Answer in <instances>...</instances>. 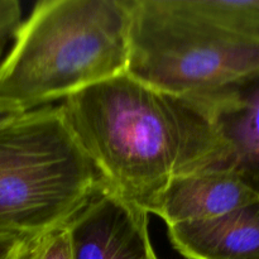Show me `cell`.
I'll return each instance as SVG.
<instances>
[{
  "instance_id": "obj_1",
  "label": "cell",
  "mask_w": 259,
  "mask_h": 259,
  "mask_svg": "<svg viewBox=\"0 0 259 259\" xmlns=\"http://www.w3.org/2000/svg\"><path fill=\"white\" fill-rule=\"evenodd\" d=\"M101 185L149 215L177 177L227 168L229 148L206 104L128 72L60 104Z\"/></svg>"
},
{
  "instance_id": "obj_2",
  "label": "cell",
  "mask_w": 259,
  "mask_h": 259,
  "mask_svg": "<svg viewBox=\"0 0 259 259\" xmlns=\"http://www.w3.org/2000/svg\"><path fill=\"white\" fill-rule=\"evenodd\" d=\"M129 0H45L0 61V105L25 113L126 72Z\"/></svg>"
},
{
  "instance_id": "obj_3",
  "label": "cell",
  "mask_w": 259,
  "mask_h": 259,
  "mask_svg": "<svg viewBox=\"0 0 259 259\" xmlns=\"http://www.w3.org/2000/svg\"><path fill=\"white\" fill-rule=\"evenodd\" d=\"M99 186L60 105L0 124V237L37 238L65 227Z\"/></svg>"
},
{
  "instance_id": "obj_4",
  "label": "cell",
  "mask_w": 259,
  "mask_h": 259,
  "mask_svg": "<svg viewBox=\"0 0 259 259\" xmlns=\"http://www.w3.org/2000/svg\"><path fill=\"white\" fill-rule=\"evenodd\" d=\"M126 72L159 90L209 105L259 71V45L205 20L186 0H129Z\"/></svg>"
},
{
  "instance_id": "obj_5",
  "label": "cell",
  "mask_w": 259,
  "mask_h": 259,
  "mask_svg": "<svg viewBox=\"0 0 259 259\" xmlns=\"http://www.w3.org/2000/svg\"><path fill=\"white\" fill-rule=\"evenodd\" d=\"M149 214L104 187L66 224L72 259H158Z\"/></svg>"
},
{
  "instance_id": "obj_6",
  "label": "cell",
  "mask_w": 259,
  "mask_h": 259,
  "mask_svg": "<svg viewBox=\"0 0 259 259\" xmlns=\"http://www.w3.org/2000/svg\"><path fill=\"white\" fill-rule=\"evenodd\" d=\"M259 201V196L229 168H210L175 179L152 214L167 227L205 222Z\"/></svg>"
},
{
  "instance_id": "obj_7",
  "label": "cell",
  "mask_w": 259,
  "mask_h": 259,
  "mask_svg": "<svg viewBox=\"0 0 259 259\" xmlns=\"http://www.w3.org/2000/svg\"><path fill=\"white\" fill-rule=\"evenodd\" d=\"M229 148L227 168L259 196V71L210 101Z\"/></svg>"
},
{
  "instance_id": "obj_8",
  "label": "cell",
  "mask_w": 259,
  "mask_h": 259,
  "mask_svg": "<svg viewBox=\"0 0 259 259\" xmlns=\"http://www.w3.org/2000/svg\"><path fill=\"white\" fill-rule=\"evenodd\" d=\"M186 259H259V201L211 220L167 227Z\"/></svg>"
},
{
  "instance_id": "obj_9",
  "label": "cell",
  "mask_w": 259,
  "mask_h": 259,
  "mask_svg": "<svg viewBox=\"0 0 259 259\" xmlns=\"http://www.w3.org/2000/svg\"><path fill=\"white\" fill-rule=\"evenodd\" d=\"M186 4L215 27L259 45V0H186Z\"/></svg>"
},
{
  "instance_id": "obj_10",
  "label": "cell",
  "mask_w": 259,
  "mask_h": 259,
  "mask_svg": "<svg viewBox=\"0 0 259 259\" xmlns=\"http://www.w3.org/2000/svg\"><path fill=\"white\" fill-rule=\"evenodd\" d=\"M23 259H72L66 225L32 239Z\"/></svg>"
},
{
  "instance_id": "obj_11",
  "label": "cell",
  "mask_w": 259,
  "mask_h": 259,
  "mask_svg": "<svg viewBox=\"0 0 259 259\" xmlns=\"http://www.w3.org/2000/svg\"><path fill=\"white\" fill-rule=\"evenodd\" d=\"M22 23V7L17 0H0V56Z\"/></svg>"
},
{
  "instance_id": "obj_12",
  "label": "cell",
  "mask_w": 259,
  "mask_h": 259,
  "mask_svg": "<svg viewBox=\"0 0 259 259\" xmlns=\"http://www.w3.org/2000/svg\"><path fill=\"white\" fill-rule=\"evenodd\" d=\"M34 238L0 237V259H23Z\"/></svg>"
},
{
  "instance_id": "obj_13",
  "label": "cell",
  "mask_w": 259,
  "mask_h": 259,
  "mask_svg": "<svg viewBox=\"0 0 259 259\" xmlns=\"http://www.w3.org/2000/svg\"><path fill=\"white\" fill-rule=\"evenodd\" d=\"M18 114H20L19 111L12 110V109H8V108H5V106L0 105V124L4 123V121H7V120H9V119L14 118V116H17Z\"/></svg>"
}]
</instances>
